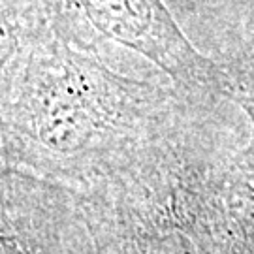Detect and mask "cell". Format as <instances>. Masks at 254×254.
I'll return each instance as SVG.
<instances>
[{
	"mask_svg": "<svg viewBox=\"0 0 254 254\" xmlns=\"http://www.w3.org/2000/svg\"><path fill=\"white\" fill-rule=\"evenodd\" d=\"M145 115L128 83L55 30L0 96L2 164L63 187L119 151Z\"/></svg>",
	"mask_w": 254,
	"mask_h": 254,
	"instance_id": "obj_1",
	"label": "cell"
},
{
	"mask_svg": "<svg viewBox=\"0 0 254 254\" xmlns=\"http://www.w3.org/2000/svg\"><path fill=\"white\" fill-rule=\"evenodd\" d=\"M70 192L11 168L0 170V254H83Z\"/></svg>",
	"mask_w": 254,
	"mask_h": 254,
	"instance_id": "obj_2",
	"label": "cell"
},
{
	"mask_svg": "<svg viewBox=\"0 0 254 254\" xmlns=\"http://www.w3.org/2000/svg\"><path fill=\"white\" fill-rule=\"evenodd\" d=\"M51 19L77 9L106 36L136 49L181 79L200 72V61L160 0H46Z\"/></svg>",
	"mask_w": 254,
	"mask_h": 254,
	"instance_id": "obj_3",
	"label": "cell"
},
{
	"mask_svg": "<svg viewBox=\"0 0 254 254\" xmlns=\"http://www.w3.org/2000/svg\"><path fill=\"white\" fill-rule=\"evenodd\" d=\"M53 32L46 0H0V96Z\"/></svg>",
	"mask_w": 254,
	"mask_h": 254,
	"instance_id": "obj_4",
	"label": "cell"
},
{
	"mask_svg": "<svg viewBox=\"0 0 254 254\" xmlns=\"http://www.w3.org/2000/svg\"><path fill=\"white\" fill-rule=\"evenodd\" d=\"M4 168V164H2V145H0V170Z\"/></svg>",
	"mask_w": 254,
	"mask_h": 254,
	"instance_id": "obj_5",
	"label": "cell"
}]
</instances>
